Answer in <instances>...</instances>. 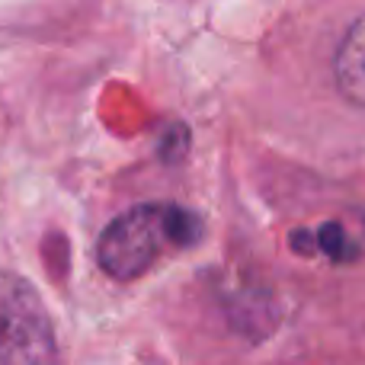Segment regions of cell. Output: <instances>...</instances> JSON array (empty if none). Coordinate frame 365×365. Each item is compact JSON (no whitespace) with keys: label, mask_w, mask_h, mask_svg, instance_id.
I'll return each instance as SVG.
<instances>
[{"label":"cell","mask_w":365,"mask_h":365,"mask_svg":"<svg viewBox=\"0 0 365 365\" xmlns=\"http://www.w3.org/2000/svg\"><path fill=\"white\" fill-rule=\"evenodd\" d=\"M202 237V221L170 202H148L115 215L100 234L96 257L106 276L119 282L145 276L160 253L170 247H189Z\"/></svg>","instance_id":"obj_1"},{"label":"cell","mask_w":365,"mask_h":365,"mask_svg":"<svg viewBox=\"0 0 365 365\" xmlns=\"http://www.w3.org/2000/svg\"><path fill=\"white\" fill-rule=\"evenodd\" d=\"M0 365H58L55 324L38 289L0 269Z\"/></svg>","instance_id":"obj_2"},{"label":"cell","mask_w":365,"mask_h":365,"mask_svg":"<svg viewBox=\"0 0 365 365\" xmlns=\"http://www.w3.org/2000/svg\"><path fill=\"white\" fill-rule=\"evenodd\" d=\"M334 77L340 93L365 113V13L349 26L334 58Z\"/></svg>","instance_id":"obj_3"},{"label":"cell","mask_w":365,"mask_h":365,"mask_svg":"<svg viewBox=\"0 0 365 365\" xmlns=\"http://www.w3.org/2000/svg\"><path fill=\"white\" fill-rule=\"evenodd\" d=\"M311 247H321L327 257H334V259H349L353 257V244H349V237H346V231L343 227H334V225H327L324 231H317V237L311 240Z\"/></svg>","instance_id":"obj_4"}]
</instances>
